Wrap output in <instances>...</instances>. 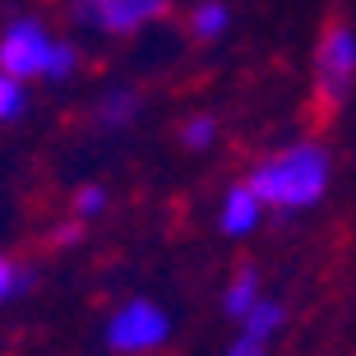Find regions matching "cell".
Listing matches in <instances>:
<instances>
[{"label": "cell", "instance_id": "cell-11", "mask_svg": "<svg viewBox=\"0 0 356 356\" xmlns=\"http://www.w3.org/2000/svg\"><path fill=\"white\" fill-rule=\"evenodd\" d=\"M213 139V120L209 116H199V120H190V125H185V144L190 148H204Z\"/></svg>", "mask_w": 356, "mask_h": 356}, {"label": "cell", "instance_id": "cell-5", "mask_svg": "<svg viewBox=\"0 0 356 356\" xmlns=\"http://www.w3.org/2000/svg\"><path fill=\"white\" fill-rule=\"evenodd\" d=\"M92 10H97L102 28L125 33V28H139V24H148V19L167 14V0H97Z\"/></svg>", "mask_w": 356, "mask_h": 356}, {"label": "cell", "instance_id": "cell-12", "mask_svg": "<svg viewBox=\"0 0 356 356\" xmlns=\"http://www.w3.org/2000/svg\"><path fill=\"white\" fill-rule=\"evenodd\" d=\"M134 111V97L130 92H116V97H111V102H106V111H102V120H111V125H116V120H125Z\"/></svg>", "mask_w": 356, "mask_h": 356}, {"label": "cell", "instance_id": "cell-4", "mask_svg": "<svg viewBox=\"0 0 356 356\" xmlns=\"http://www.w3.org/2000/svg\"><path fill=\"white\" fill-rule=\"evenodd\" d=\"M51 42H47V33H42L38 24H14L10 33H5V42H0V65L10 70V74H19V79H28V74H47V65H51Z\"/></svg>", "mask_w": 356, "mask_h": 356}, {"label": "cell", "instance_id": "cell-2", "mask_svg": "<svg viewBox=\"0 0 356 356\" xmlns=\"http://www.w3.org/2000/svg\"><path fill=\"white\" fill-rule=\"evenodd\" d=\"M352 79H356V38H352V28L333 24L315 51V102H310L315 125H329L338 116Z\"/></svg>", "mask_w": 356, "mask_h": 356}, {"label": "cell", "instance_id": "cell-7", "mask_svg": "<svg viewBox=\"0 0 356 356\" xmlns=\"http://www.w3.org/2000/svg\"><path fill=\"white\" fill-rule=\"evenodd\" d=\"M254 287H259V282H254V273L250 268H241L236 273V282H232V287H227V315H236V319H245L254 310Z\"/></svg>", "mask_w": 356, "mask_h": 356}, {"label": "cell", "instance_id": "cell-17", "mask_svg": "<svg viewBox=\"0 0 356 356\" xmlns=\"http://www.w3.org/2000/svg\"><path fill=\"white\" fill-rule=\"evenodd\" d=\"M56 241H60V245H70V241H79V227H60V232H56Z\"/></svg>", "mask_w": 356, "mask_h": 356}, {"label": "cell", "instance_id": "cell-3", "mask_svg": "<svg viewBox=\"0 0 356 356\" xmlns=\"http://www.w3.org/2000/svg\"><path fill=\"white\" fill-rule=\"evenodd\" d=\"M106 338H111L116 352H144V347H158L162 338H167V319H162L158 305L130 301L116 319H111V333H106Z\"/></svg>", "mask_w": 356, "mask_h": 356}, {"label": "cell", "instance_id": "cell-6", "mask_svg": "<svg viewBox=\"0 0 356 356\" xmlns=\"http://www.w3.org/2000/svg\"><path fill=\"white\" fill-rule=\"evenodd\" d=\"M259 204H264V199L254 195V185L232 190V195H227V209H222V232H232V236L250 232V227L259 222Z\"/></svg>", "mask_w": 356, "mask_h": 356}, {"label": "cell", "instance_id": "cell-13", "mask_svg": "<svg viewBox=\"0 0 356 356\" xmlns=\"http://www.w3.org/2000/svg\"><path fill=\"white\" fill-rule=\"evenodd\" d=\"M74 70V51L70 47H56L51 51V65H47V74H70Z\"/></svg>", "mask_w": 356, "mask_h": 356}, {"label": "cell", "instance_id": "cell-10", "mask_svg": "<svg viewBox=\"0 0 356 356\" xmlns=\"http://www.w3.org/2000/svg\"><path fill=\"white\" fill-rule=\"evenodd\" d=\"M19 111H24V88H19L14 79H5V74H0V120L19 116Z\"/></svg>", "mask_w": 356, "mask_h": 356}, {"label": "cell", "instance_id": "cell-8", "mask_svg": "<svg viewBox=\"0 0 356 356\" xmlns=\"http://www.w3.org/2000/svg\"><path fill=\"white\" fill-rule=\"evenodd\" d=\"M277 324H282V310H277V305H268V301H259L250 315H245V333H254V338H268Z\"/></svg>", "mask_w": 356, "mask_h": 356}, {"label": "cell", "instance_id": "cell-14", "mask_svg": "<svg viewBox=\"0 0 356 356\" xmlns=\"http://www.w3.org/2000/svg\"><path fill=\"white\" fill-rule=\"evenodd\" d=\"M232 356H268V352H264V338H254V333H241V343L232 347Z\"/></svg>", "mask_w": 356, "mask_h": 356}, {"label": "cell", "instance_id": "cell-16", "mask_svg": "<svg viewBox=\"0 0 356 356\" xmlns=\"http://www.w3.org/2000/svg\"><path fill=\"white\" fill-rule=\"evenodd\" d=\"M10 287H14V268L5 264V259H0V296H5V291H10Z\"/></svg>", "mask_w": 356, "mask_h": 356}, {"label": "cell", "instance_id": "cell-9", "mask_svg": "<svg viewBox=\"0 0 356 356\" xmlns=\"http://www.w3.org/2000/svg\"><path fill=\"white\" fill-rule=\"evenodd\" d=\"M222 28H227V10L222 5H199L195 10V33L199 38H218Z\"/></svg>", "mask_w": 356, "mask_h": 356}, {"label": "cell", "instance_id": "cell-15", "mask_svg": "<svg viewBox=\"0 0 356 356\" xmlns=\"http://www.w3.org/2000/svg\"><path fill=\"white\" fill-rule=\"evenodd\" d=\"M74 204H79V213H97V209H102V190H79Z\"/></svg>", "mask_w": 356, "mask_h": 356}, {"label": "cell", "instance_id": "cell-1", "mask_svg": "<svg viewBox=\"0 0 356 356\" xmlns=\"http://www.w3.org/2000/svg\"><path fill=\"white\" fill-rule=\"evenodd\" d=\"M254 195L264 204H277V209H305L324 195L329 185V158L319 144H296L287 153L268 158L259 172H254Z\"/></svg>", "mask_w": 356, "mask_h": 356}]
</instances>
